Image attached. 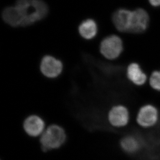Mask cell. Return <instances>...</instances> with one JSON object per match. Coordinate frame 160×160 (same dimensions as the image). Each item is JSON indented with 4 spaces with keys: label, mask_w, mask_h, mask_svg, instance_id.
Masks as SVG:
<instances>
[{
    "label": "cell",
    "mask_w": 160,
    "mask_h": 160,
    "mask_svg": "<svg viewBox=\"0 0 160 160\" xmlns=\"http://www.w3.org/2000/svg\"><path fill=\"white\" fill-rule=\"evenodd\" d=\"M129 119L128 110L122 105L113 106L108 113L109 122L114 127H124L128 123Z\"/></svg>",
    "instance_id": "cell-8"
},
{
    "label": "cell",
    "mask_w": 160,
    "mask_h": 160,
    "mask_svg": "<svg viewBox=\"0 0 160 160\" xmlns=\"http://www.w3.org/2000/svg\"><path fill=\"white\" fill-rule=\"evenodd\" d=\"M146 141L139 136L128 135L120 141V146L123 151L128 155H139L143 152Z\"/></svg>",
    "instance_id": "cell-6"
},
{
    "label": "cell",
    "mask_w": 160,
    "mask_h": 160,
    "mask_svg": "<svg viewBox=\"0 0 160 160\" xmlns=\"http://www.w3.org/2000/svg\"><path fill=\"white\" fill-rule=\"evenodd\" d=\"M159 119V112L154 106L147 104L141 108L137 116L138 124L142 127L148 128L156 125Z\"/></svg>",
    "instance_id": "cell-7"
},
{
    "label": "cell",
    "mask_w": 160,
    "mask_h": 160,
    "mask_svg": "<svg viewBox=\"0 0 160 160\" xmlns=\"http://www.w3.org/2000/svg\"><path fill=\"white\" fill-rule=\"evenodd\" d=\"M132 11L120 9L116 11L112 17L113 24L120 32L128 33V20Z\"/></svg>",
    "instance_id": "cell-11"
},
{
    "label": "cell",
    "mask_w": 160,
    "mask_h": 160,
    "mask_svg": "<svg viewBox=\"0 0 160 160\" xmlns=\"http://www.w3.org/2000/svg\"><path fill=\"white\" fill-rule=\"evenodd\" d=\"M63 68L62 61L52 55H44L39 63L40 72L47 79L58 78L62 74Z\"/></svg>",
    "instance_id": "cell-4"
},
{
    "label": "cell",
    "mask_w": 160,
    "mask_h": 160,
    "mask_svg": "<svg viewBox=\"0 0 160 160\" xmlns=\"http://www.w3.org/2000/svg\"><path fill=\"white\" fill-rule=\"evenodd\" d=\"M23 127L28 135L31 137H37L44 132L45 122L38 115H30L24 119Z\"/></svg>",
    "instance_id": "cell-9"
},
{
    "label": "cell",
    "mask_w": 160,
    "mask_h": 160,
    "mask_svg": "<svg viewBox=\"0 0 160 160\" xmlns=\"http://www.w3.org/2000/svg\"><path fill=\"white\" fill-rule=\"evenodd\" d=\"M78 30L82 39L90 41L97 36L98 33V26L94 20L88 18L80 23Z\"/></svg>",
    "instance_id": "cell-10"
},
{
    "label": "cell",
    "mask_w": 160,
    "mask_h": 160,
    "mask_svg": "<svg viewBox=\"0 0 160 160\" xmlns=\"http://www.w3.org/2000/svg\"><path fill=\"white\" fill-rule=\"evenodd\" d=\"M149 17L143 9L132 11L129 18L128 33H140L144 32L148 28Z\"/></svg>",
    "instance_id": "cell-5"
},
{
    "label": "cell",
    "mask_w": 160,
    "mask_h": 160,
    "mask_svg": "<svg viewBox=\"0 0 160 160\" xmlns=\"http://www.w3.org/2000/svg\"><path fill=\"white\" fill-rule=\"evenodd\" d=\"M127 77L131 81L138 86H141L146 82V74L143 72L138 64L132 63L127 68Z\"/></svg>",
    "instance_id": "cell-12"
},
{
    "label": "cell",
    "mask_w": 160,
    "mask_h": 160,
    "mask_svg": "<svg viewBox=\"0 0 160 160\" xmlns=\"http://www.w3.org/2000/svg\"><path fill=\"white\" fill-rule=\"evenodd\" d=\"M49 8L42 0H17L2 12L5 23L13 27L31 26L45 18Z\"/></svg>",
    "instance_id": "cell-1"
},
{
    "label": "cell",
    "mask_w": 160,
    "mask_h": 160,
    "mask_svg": "<svg viewBox=\"0 0 160 160\" xmlns=\"http://www.w3.org/2000/svg\"><path fill=\"white\" fill-rule=\"evenodd\" d=\"M149 2L152 6H160V0H149Z\"/></svg>",
    "instance_id": "cell-14"
},
{
    "label": "cell",
    "mask_w": 160,
    "mask_h": 160,
    "mask_svg": "<svg viewBox=\"0 0 160 160\" xmlns=\"http://www.w3.org/2000/svg\"><path fill=\"white\" fill-rule=\"evenodd\" d=\"M150 84L153 89L160 91V71H154L150 77Z\"/></svg>",
    "instance_id": "cell-13"
},
{
    "label": "cell",
    "mask_w": 160,
    "mask_h": 160,
    "mask_svg": "<svg viewBox=\"0 0 160 160\" xmlns=\"http://www.w3.org/2000/svg\"><path fill=\"white\" fill-rule=\"evenodd\" d=\"M99 50L101 54L108 60L118 58L123 50L121 38L116 35H110L104 38L100 43Z\"/></svg>",
    "instance_id": "cell-3"
},
{
    "label": "cell",
    "mask_w": 160,
    "mask_h": 160,
    "mask_svg": "<svg viewBox=\"0 0 160 160\" xmlns=\"http://www.w3.org/2000/svg\"><path fill=\"white\" fill-rule=\"evenodd\" d=\"M67 140L65 130L57 124L49 126L42 134L40 143L42 151H47L62 146Z\"/></svg>",
    "instance_id": "cell-2"
}]
</instances>
